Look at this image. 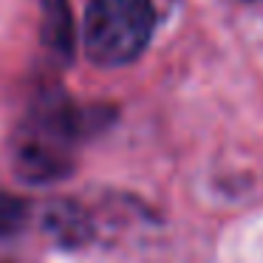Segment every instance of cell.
<instances>
[{
  "label": "cell",
  "mask_w": 263,
  "mask_h": 263,
  "mask_svg": "<svg viewBox=\"0 0 263 263\" xmlns=\"http://www.w3.org/2000/svg\"><path fill=\"white\" fill-rule=\"evenodd\" d=\"M156 26L150 0H91L85 12V51L97 65H127L147 48Z\"/></svg>",
  "instance_id": "1"
},
{
  "label": "cell",
  "mask_w": 263,
  "mask_h": 263,
  "mask_svg": "<svg viewBox=\"0 0 263 263\" xmlns=\"http://www.w3.org/2000/svg\"><path fill=\"white\" fill-rule=\"evenodd\" d=\"M46 229L54 235V240H60V243H71V246L85 243V238L91 235L88 215L77 204H68V201L51 204L46 210Z\"/></svg>",
  "instance_id": "2"
},
{
  "label": "cell",
  "mask_w": 263,
  "mask_h": 263,
  "mask_svg": "<svg viewBox=\"0 0 263 263\" xmlns=\"http://www.w3.org/2000/svg\"><path fill=\"white\" fill-rule=\"evenodd\" d=\"M43 37L54 54L68 57L74 46V26L65 0H43Z\"/></svg>",
  "instance_id": "3"
},
{
  "label": "cell",
  "mask_w": 263,
  "mask_h": 263,
  "mask_svg": "<svg viewBox=\"0 0 263 263\" xmlns=\"http://www.w3.org/2000/svg\"><path fill=\"white\" fill-rule=\"evenodd\" d=\"M26 218H29V204L23 198L0 193V238H9V235L20 232Z\"/></svg>",
  "instance_id": "4"
}]
</instances>
